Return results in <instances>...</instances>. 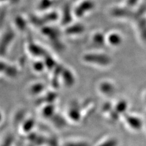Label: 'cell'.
Returning a JSON list of instances; mask_svg holds the SVG:
<instances>
[{
  "label": "cell",
  "instance_id": "obj_1",
  "mask_svg": "<svg viewBox=\"0 0 146 146\" xmlns=\"http://www.w3.org/2000/svg\"><path fill=\"white\" fill-rule=\"evenodd\" d=\"M125 121L130 129L134 130H140L143 126V122L139 117L132 115H125Z\"/></svg>",
  "mask_w": 146,
  "mask_h": 146
},
{
  "label": "cell",
  "instance_id": "obj_2",
  "mask_svg": "<svg viewBox=\"0 0 146 146\" xmlns=\"http://www.w3.org/2000/svg\"><path fill=\"white\" fill-rule=\"evenodd\" d=\"M138 27L141 37L146 42V18L143 16L138 18Z\"/></svg>",
  "mask_w": 146,
  "mask_h": 146
},
{
  "label": "cell",
  "instance_id": "obj_3",
  "mask_svg": "<svg viewBox=\"0 0 146 146\" xmlns=\"http://www.w3.org/2000/svg\"><path fill=\"white\" fill-rule=\"evenodd\" d=\"M118 141L116 139L111 138H107L97 144L96 146H117Z\"/></svg>",
  "mask_w": 146,
  "mask_h": 146
},
{
  "label": "cell",
  "instance_id": "obj_4",
  "mask_svg": "<svg viewBox=\"0 0 146 146\" xmlns=\"http://www.w3.org/2000/svg\"><path fill=\"white\" fill-rule=\"evenodd\" d=\"M34 122L33 120L31 119L26 120L22 125V132H24V133L25 132H30L31 129H33L34 126Z\"/></svg>",
  "mask_w": 146,
  "mask_h": 146
},
{
  "label": "cell",
  "instance_id": "obj_5",
  "mask_svg": "<svg viewBox=\"0 0 146 146\" xmlns=\"http://www.w3.org/2000/svg\"><path fill=\"white\" fill-rule=\"evenodd\" d=\"M64 146H90L89 144L85 141H69L64 144Z\"/></svg>",
  "mask_w": 146,
  "mask_h": 146
},
{
  "label": "cell",
  "instance_id": "obj_6",
  "mask_svg": "<svg viewBox=\"0 0 146 146\" xmlns=\"http://www.w3.org/2000/svg\"><path fill=\"white\" fill-rule=\"evenodd\" d=\"M117 113H123L127 108V104L125 102H121L117 105Z\"/></svg>",
  "mask_w": 146,
  "mask_h": 146
},
{
  "label": "cell",
  "instance_id": "obj_7",
  "mask_svg": "<svg viewBox=\"0 0 146 146\" xmlns=\"http://www.w3.org/2000/svg\"><path fill=\"white\" fill-rule=\"evenodd\" d=\"M138 1V0H128V4L130 6H133Z\"/></svg>",
  "mask_w": 146,
  "mask_h": 146
},
{
  "label": "cell",
  "instance_id": "obj_8",
  "mask_svg": "<svg viewBox=\"0 0 146 146\" xmlns=\"http://www.w3.org/2000/svg\"><path fill=\"white\" fill-rule=\"evenodd\" d=\"M145 100H146V96H145Z\"/></svg>",
  "mask_w": 146,
  "mask_h": 146
}]
</instances>
